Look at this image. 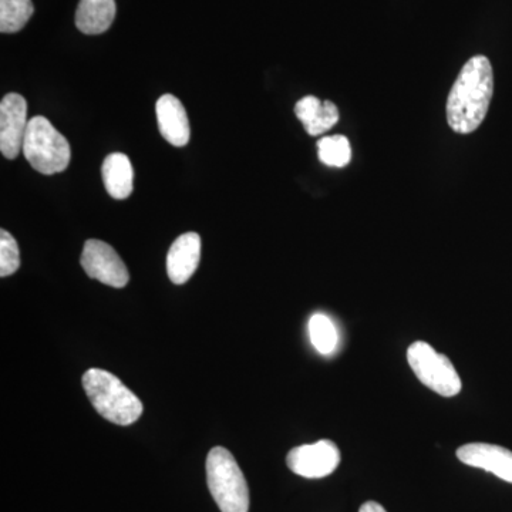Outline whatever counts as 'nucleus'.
Returning a JSON list of instances; mask_svg holds the SVG:
<instances>
[{"label":"nucleus","mask_w":512,"mask_h":512,"mask_svg":"<svg viewBox=\"0 0 512 512\" xmlns=\"http://www.w3.org/2000/svg\"><path fill=\"white\" fill-rule=\"evenodd\" d=\"M494 94L490 60L474 56L461 69L447 99V121L458 134L474 133L483 124Z\"/></svg>","instance_id":"obj_1"},{"label":"nucleus","mask_w":512,"mask_h":512,"mask_svg":"<svg viewBox=\"0 0 512 512\" xmlns=\"http://www.w3.org/2000/svg\"><path fill=\"white\" fill-rule=\"evenodd\" d=\"M83 387L97 413L111 423L130 426L143 414V403L136 394L119 377L106 370H87L83 375Z\"/></svg>","instance_id":"obj_2"},{"label":"nucleus","mask_w":512,"mask_h":512,"mask_svg":"<svg viewBox=\"0 0 512 512\" xmlns=\"http://www.w3.org/2000/svg\"><path fill=\"white\" fill-rule=\"evenodd\" d=\"M207 483L221 512L249 511L247 480L227 448L214 447L208 453Z\"/></svg>","instance_id":"obj_3"},{"label":"nucleus","mask_w":512,"mask_h":512,"mask_svg":"<svg viewBox=\"0 0 512 512\" xmlns=\"http://www.w3.org/2000/svg\"><path fill=\"white\" fill-rule=\"evenodd\" d=\"M23 154L37 173L45 175L63 173L72 158L67 138L43 116L29 120Z\"/></svg>","instance_id":"obj_4"},{"label":"nucleus","mask_w":512,"mask_h":512,"mask_svg":"<svg viewBox=\"0 0 512 512\" xmlns=\"http://www.w3.org/2000/svg\"><path fill=\"white\" fill-rule=\"evenodd\" d=\"M407 360L417 379L433 392L443 397H454L461 392V379L456 367L429 343L414 342L407 350Z\"/></svg>","instance_id":"obj_5"},{"label":"nucleus","mask_w":512,"mask_h":512,"mask_svg":"<svg viewBox=\"0 0 512 512\" xmlns=\"http://www.w3.org/2000/svg\"><path fill=\"white\" fill-rule=\"evenodd\" d=\"M84 272L101 284L124 288L130 281L127 266L111 245L100 239H89L84 244L82 259Z\"/></svg>","instance_id":"obj_6"},{"label":"nucleus","mask_w":512,"mask_h":512,"mask_svg":"<svg viewBox=\"0 0 512 512\" xmlns=\"http://www.w3.org/2000/svg\"><path fill=\"white\" fill-rule=\"evenodd\" d=\"M289 470L303 478L328 477L340 464V450L333 441L303 444L289 451L286 457Z\"/></svg>","instance_id":"obj_7"},{"label":"nucleus","mask_w":512,"mask_h":512,"mask_svg":"<svg viewBox=\"0 0 512 512\" xmlns=\"http://www.w3.org/2000/svg\"><path fill=\"white\" fill-rule=\"evenodd\" d=\"M28 127L25 97L18 93L6 94L0 103V151L8 160H15L23 151Z\"/></svg>","instance_id":"obj_8"},{"label":"nucleus","mask_w":512,"mask_h":512,"mask_svg":"<svg viewBox=\"0 0 512 512\" xmlns=\"http://www.w3.org/2000/svg\"><path fill=\"white\" fill-rule=\"evenodd\" d=\"M461 463L493 473L512 484V451L487 443H470L457 450Z\"/></svg>","instance_id":"obj_9"},{"label":"nucleus","mask_w":512,"mask_h":512,"mask_svg":"<svg viewBox=\"0 0 512 512\" xmlns=\"http://www.w3.org/2000/svg\"><path fill=\"white\" fill-rule=\"evenodd\" d=\"M201 259V237L195 232H187L175 239L167 255L168 278L175 285L190 281L197 271Z\"/></svg>","instance_id":"obj_10"},{"label":"nucleus","mask_w":512,"mask_h":512,"mask_svg":"<svg viewBox=\"0 0 512 512\" xmlns=\"http://www.w3.org/2000/svg\"><path fill=\"white\" fill-rule=\"evenodd\" d=\"M158 128L165 141L174 147H184L190 143L191 128L187 111L173 94H164L156 106Z\"/></svg>","instance_id":"obj_11"},{"label":"nucleus","mask_w":512,"mask_h":512,"mask_svg":"<svg viewBox=\"0 0 512 512\" xmlns=\"http://www.w3.org/2000/svg\"><path fill=\"white\" fill-rule=\"evenodd\" d=\"M295 114L308 131L309 136H320L339 121V110L332 101L319 100L315 96H306L295 106Z\"/></svg>","instance_id":"obj_12"},{"label":"nucleus","mask_w":512,"mask_h":512,"mask_svg":"<svg viewBox=\"0 0 512 512\" xmlns=\"http://www.w3.org/2000/svg\"><path fill=\"white\" fill-rule=\"evenodd\" d=\"M116 0H80L76 10V26L84 35H101L116 18Z\"/></svg>","instance_id":"obj_13"},{"label":"nucleus","mask_w":512,"mask_h":512,"mask_svg":"<svg viewBox=\"0 0 512 512\" xmlns=\"http://www.w3.org/2000/svg\"><path fill=\"white\" fill-rule=\"evenodd\" d=\"M104 187L114 200H126L133 192L134 170L130 158L123 153L106 157L101 167Z\"/></svg>","instance_id":"obj_14"},{"label":"nucleus","mask_w":512,"mask_h":512,"mask_svg":"<svg viewBox=\"0 0 512 512\" xmlns=\"http://www.w3.org/2000/svg\"><path fill=\"white\" fill-rule=\"evenodd\" d=\"M35 12L32 0H0V32L18 33Z\"/></svg>","instance_id":"obj_15"},{"label":"nucleus","mask_w":512,"mask_h":512,"mask_svg":"<svg viewBox=\"0 0 512 512\" xmlns=\"http://www.w3.org/2000/svg\"><path fill=\"white\" fill-rule=\"evenodd\" d=\"M309 335L313 348L318 350L320 355H332L338 348V330L332 320L323 313H316L309 320Z\"/></svg>","instance_id":"obj_16"},{"label":"nucleus","mask_w":512,"mask_h":512,"mask_svg":"<svg viewBox=\"0 0 512 512\" xmlns=\"http://www.w3.org/2000/svg\"><path fill=\"white\" fill-rule=\"evenodd\" d=\"M319 160L328 167L343 168L352 160V147L345 136L323 137L318 143Z\"/></svg>","instance_id":"obj_17"},{"label":"nucleus","mask_w":512,"mask_h":512,"mask_svg":"<svg viewBox=\"0 0 512 512\" xmlns=\"http://www.w3.org/2000/svg\"><path fill=\"white\" fill-rule=\"evenodd\" d=\"M20 268V252L16 239L6 229L0 231V276L6 278Z\"/></svg>","instance_id":"obj_18"},{"label":"nucleus","mask_w":512,"mask_h":512,"mask_svg":"<svg viewBox=\"0 0 512 512\" xmlns=\"http://www.w3.org/2000/svg\"><path fill=\"white\" fill-rule=\"evenodd\" d=\"M359 512H387L384 510L382 505L376 503V501H367V503L363 504L360 507Z\"/></svg>","instance_id":"obj_19"}]
</instances>
